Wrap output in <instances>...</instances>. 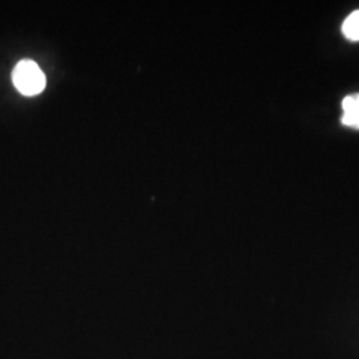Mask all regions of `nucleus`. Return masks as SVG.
Wrapping results in <instances>:
<instances>
[{
  "label": "nucleus",
  "mask_w": 359,
  "mask_h": 359,
  "mask_svg": "<svg viewBox=\"0 0 359 359\" xmlns=\"http://www.w3.org/2000/svg\"><path fill=\"white\" fill-rule=\"evenodd\" d=\"M15 87L27 96L38 95L46 87V76L32 60L19 62L13 72Z\"/></svg>",
  "instance_id": "obj_1"
},
{
  "label": "nucleus",
  "mask_w": 359,
  "mask_h": 359,
  "mask_svg": "<svg viewBox=\"0 0 359 359\" xmlns=\"http://www.w3.org/2000/svg\"><path fill=\"white\" fill-rule=\"evenodd\" d=\"M342 124L350 128L359 129V93L350 95L342 102Z\"/></svg>",
  "instance_id": "obj_2"
},
{
  "label": "nucleus",
  "mask_w": 359,
  "mask_h": 359,
  "mask_svg": "<svg viewBox=\"0 0 359 359\" xmlns=\"http://www.w3.org/2000/svg\"><path fill=\"white\" fill-rule=\"evenodd\" d=\"M342 32L348 40L358 41L359 40V10L350 13L346 20L342 25Z\"/></svg>",
  "instance_id": "obj_3"
}]
</instances>
